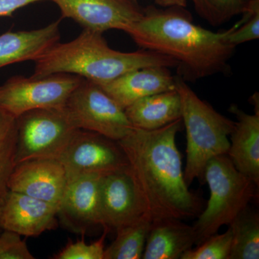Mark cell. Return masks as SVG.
<instances>
[{
	"instance_id": "6da1fadb",
	"label": "cell",
	"mask_w": 259,
	"mask_h": 259,
	"mask_svg": "<svg viewBox=\"0 0 259 259\" xmlns=\"http://www.w3.org/2000/svg\"><path fill=\"white\" fill-rule=\"evenodd\" d=\"M182 124L180 119L153 131L134 127L118 141L145 217L151 223L168 218L182 221L197 215L202 209L199 197L186 183L177 146Z\"/></svg>"
},
{
	"instance_id": "7a4b0ae2",
	"label": "cell",
	"mask_w": 259,
	"mask_h": 259,
	"mask_svg": "<svg viewBox=\"0 0 259 259\" xmlns=\"http://www.w3.org/2000/svg\"><path fill=\"white\" fill-rule=\"evenodd\" d=\"M125 32L139 47L171 58L197 77L222 71L236 48L227 40L228 30L210 31L176 10H144Z\"/></svg>"
},
{
	"instance_id": "3957f363",
	"label": "cell",
	"mask_w": 259,
	"mask_h": 259,
	"mask_svg": "<svg viewBox=\"0 0 259 259\" xmlns=\"http://www.w3.org/2000/svg\"><path fill=\"white\" fill-rule=\"evenodd\" d=\"M34 62L32 76L72 74L97 84L141 68H168L178 64L171 58L153 51L113 50L107 45L102 32L89 30H83L71 41L56 42Z\"/></svg>"
},
{
	"instance_id": "277c9868",
	"label": "cell",
	"mask_w": 259,
	"mask_h": 259,
	"mask_svg": "<svg viewBox=\"0 0 259 259\" xmlns=\"http://www.w3.org/2000/svg\"><path fill=\"white\" fill-rule=\"evenodd\" d=\"M175 89L180 95L182 121L187 134L184 175L190 186L195 180H204V168L209 161L227 154L230 148L228 136L235 122L201 100L182 79L175 78Z\"/></svg>"
},
{
	"instance_id": "5b68a950",
	"label": "cell",
	"mask_w": 259,
	"mask_h": 259,
	"mask_svg": "<svg viewBox=\"0 0 259 259\" xmlns=\"http://www.w3.org/2000/svg\"><path fill=\"white\" fill-rule=\"evenodd\" d=\"M209 189L207 207L193 226L196 244L217 233L223 226H229L255 197L256 185L236 169L227 155L212 158L204 172Z\"/></svg>"
},
{
	"instance_id": "8992f818",
	"label": "cell",
	"mask_w": 259,
	"mask_h": 259,
	"mask_svg": "<svg viewBox=\"0 0 259 259\" xmlns=\"http://www.w3.org/2000/svg\"><path fill=\"white\" fill-rule=\"evenodd\" d=\"M15 165L35 158L57 159L77 131L61 108H42L16 118Z\"/></svg>"
},
{
	"instance_id": "52a82bcc",
	"label": "cell",
	"mask_w": 259,
	"mask_h": 259,
	"mask_svg": "<svg viewBox=\"0 0 259 259\" xmlns=\"http://www.w3.org/2000/svg\"><path fill=\"white\" fill-rule=\"evenodd\" d=\"M64 108L78 129L120 141L134 129L122 108L100 85L83 79L71 94Z\"/></svg>"
},
{
	"instance_id": "ba28073f",
	"label": "cell",
	"mask_w": 259,
	"mask_h": 259,
	"mask_svg": "<svg viewBox=\"0 0 259 259\" xmlns=\"http://www.w3.org/2000/svg\"><path fill=\"white\" fill-rule=\"evenodd\" d=\"M83 80L67 74L13 76L0 85V110L16 119L36 109L61 108Z\"/></svg>"
},
{
	"instance_id": "9c48e42d",
	"label": "cell",
	"mask_w": 259,
	"mask_h": 259,
	"mask_svg": "<svg viewBox=\"0 0 259 259\" xmlns=\"http://www.w3.org/2000/svg\"><path fill=\"white\" fill-rule=\"evenodd\" d=\"M57 159L64 167L67 182L86 174L106 175L128 166L118 141L81 129L74 133Z\"/></svg>"
},
{
	"instance_id": "30bf717a",
	"label": "cell",
	"mask_w": 259,
	"mask_h": 259,
	"mask_svg": "<svg viewBox=\"0 0 259 259\" xmlns=\"http://www.w3.org/2000/svg\"><path fill=\"white\" fill-rule=\"evenodd\" d=\"M63 18L74 20L83 30L102 32L109 30L125 32L139 20L144 10L135 0H50Z\"/></svg>"
},
{
	"instance_id": "8fae6325",
	"label": "cell",
	"mask_w": 259,
	"mask_h": 259,
	"mask_svg": "<svg viewBox=\"0 0 259 259\" xmlns=\"http://www.w3.org/2000/svg\"><path fill=\"white\" fill-rule=\"evenodd\" d=\"M100 208L103 228L115 229L136 222L144 212L127 168L102 175Z\"/></svg>"
},
{
	"instance_id": "7c38bea8",
	"label": "cell",
	"mask_w": 259,
	"mask_h": 259,
	"mask_svg": "<svg viewBox=\"0 0 259 259\" xmlns=\"http://www.w3.org/2000/svg\"><path fill=\"white\" fill-rule=\"evenodd\" d=\"M62 163L56 158H35L15 165L9 189L59 207L67 186Z\"/></svg>"
},
{
	"instance_id": "4fadbf2b",
	"label": "cell",
	"mask_w": 259,
	"mask_h": 259,
	"mask_svg": "<svg viewBox=\"0 0 259 259\" xmlns=\"http://www.w3.org/2000/svg\"><path fill=\"white\" fill-rule=\"evenodd\" d=\"M101 174H86L68 182L58 210V219L75 233L84 235L102 225L100 208Z\"/></svg>"
},
{
	"instance_id": "5bb4252c",
	"label": "cell",
	"mask_w": 259,
	"mask_h": 259,
	"mask_svg": "<svg viewBox=\"0 0 259 259\" xmlns=\"http://www.w3.org/2000/svg\"><path fill=\"white\" fill-rule=\"evenodd\" d=\"M58 210L55 204L10 190L0 207V230L37 237L57 228Z\"/></svg>"
},
{
	"instance_id": "9a60e30c",
	"label": "cell",
	"mask_w": 259,
	"mask_h": 259,
	"mask_svg": "<svg viewBox=\"0 0 259 259\" xmlns=\"http://www.w3.org/2000/svg\"><path fill=\"white\" fill-rule=\"evenodd\" d=\"M258 99L254 96L253 115L245 113L233 105L230 111L237 121L230 137V148L227 156L238 171L248 177L258 187L259 184V108Z\"/></svg>"
},
{
	"instance_id": "2e32d148",
	"label": "cell",
	"mask_w": 259,
	"mask_h": 259,
	"mask_svg": "<svg viewBox=\"0 0 259 259\" xmlns=\"http://www.w3.org/2000/svg\"><path fill=\"white\" fill-rule=\"evenodd\" d=\"M98 85L125 109L144 97L175 90V78L167 67L150 66L133 70Z\"/></svg>"
},
{
	"instance_id": "e0dca14e",
	"label": "cell",
	"mask_w": 259,
	"mask_h": 259,
	"mask_svg": "<svg viewBox=\"0 0 259 259\" xmlns=\"http://www.w3.org/2000/svg\"><path fill=\"white\" fill-rule=\"evenodd\" d=\"M60 40V21L32 30L0 35V68L23 61H35Z\"/></svg>"
},
{
	"instance_id": "ac0fdd59",
	"label": "cell",
	"mask_w": 259,
	"mask_h": 259,
	"mask_svg": "<svg viewBox=\"0 0 259 259\" xmlns=\"http://www.w3.org/2000/svg\"><path fill=\"white\" fill-rule=\"evenodd\" d=\"M195 230L182 220L168 218L151 223L143 259H181L196 244Z\"/></svg>"
},
{
	"instance_id": "d6986e66",
	"label": "cell",
	"mask_w": 259,
	"mask_h": 259,
	"mask_svg": "<svg viewBox=\"0 0 259 259\" xmlns=\"http://www.w3.org/2000/svg\"><path fill=\"white\" fill-rule=\"evenodd\" d=\"M135 128L153 131L182 119L180 95L176 89L144 97L125 109Z\"/></svg>"
},
{
	"instance_id": "ffe728a7",
	"label": "cell",
	"mask_w": 259,
	"mask_h": 259,
	"mask_svg": "<svg viewBox=\"0 0 259 259\" xmlns=\"http://www.w3.org/2000/svg\"><path fill=\"white\" fill-rule=\"evenodd\" d=\"M233 243L230 259L259 258V216L249 207L229 225Z\"/></svg>"
},
{
	"instance_id": "44dd1931",
	"label": "cell",
	"mask_w": 259,
	"mask_h": 259,
	"mask_svg": "<svg viewBox=\"0 0 259 259\" xmlns=\"http://www.w3.org/2000/svg\"><path fill=\"white\" fill-rule=\"evenodd\" d=\"M151 222L147 218L116 230L115 241L105 250L104 259H141Z\"/></svg>"
},
{
	"instance_id": "7402d4cb",
	"label": "cell",
	"mask_w": 259,
	"mask_h": 259,
	"mask_svg": "<svg viewBox=\"0 0 259 259\" xmlns=\"http://www.w3.org/2000/svg\"><path fill=\"white\" fill-rule=\"evenodd\" d=\"M16 143V119L0 110V207L10 191L9 180L15 166Z\"/></svg>"
},
{
	"instance_id": "603a6c76",
	"label": "cell",
	"mask_w": 259,
	"mask_h": 259,
	"mask_svg": "<svg viewBox=\"0 0 259 259\" xmlns=\"http://www.w3.org/2000/svg\"><path fill=\"white\" fill-rule=\"evenodd\" d=\"M197 14L214 26L233 17L243 15L248 9L250 0H192Z\"/></svg>"
},
{
	"instance_id": "cb8c5ba5",
	"label": "cell",
	"mask_w": 259,
	"mask_h": 259,
	"mask_svg": "<svg viewBox=\"0 0 259 259\" xmlns=\"http://www.w3.org/2000/svg\"><path fill=\"white\" fill-rule=\"evenodd\" d=\"M233 235L229 228L224 233H215L187 250L181 259H230Z\"/></svg>"
},
{
	"instance_id": "d4e9b609",
	"label": "cell",
	"mask_w": 259,
	"mask_h": 259,
	"mask_svg": "<svg viewBox=\"0 0 259 259\" xmlns=\"http://www.w3.org/2000/svg\"><path fill=\"white\" fill-rule=\"evenodd\" d=\"M259 37V0H250L248 9L234 26L228 29V42L233 47L256 40Z\"/></svg>"
},
{
	"instance_id": "484cf974",
	"label": "cell",
	"mask_w": 259,
	"mask_h": 259,
	"mask_svg": "<svg viewBox=\"0 0 259 259\" xmlns=\"http://www.w3.org/2000/svg\"><path fill=\"white\" fill-rule=\"evenodd\" d=\"M110 230L104 228L102 236L96 241L87 243L83 236L81 240L69 243L55 255L54 259H104L105 238Z\"/></svg>"
},
{
	"instance_id": "4316f807",
	"label": "cell",
	"mask_w": 259,
	"mask_h": 259,
	"mask_svg": "<svg viewBox=\"0 0 259 259\" xmlns=\"http://www.w3.org/2000/svg\"><path fill=\"white\" fill-rule=\"evenodd\" d=\"M26 241L14 232H0V259H34Z\"/></svg>"
},
{
	"instance_id": "83f0119b",
	"label": "cell",
	"mask_w": 259,
	"mask_h": 259,
	"mask_svg": "<svg viewBox=\"0 0 259 259\" xmlns=\"http://www.w3.org/2000/svg\"><path fill=\"white\" fill-rule=\"evenodd\" d=\"M47 0H0V18L12 16L16 10L32 3Z\"/></svg>"
},
{
	"instance_id": "f1b7e54d",
	"label": "cell",
	"mask_w": 259,
	"mask_h": 259,
	"mask_svg": "<svg viewBox=\"0 0 259 259\" xmlns=\"http://www.w3.org/2000/svg\"><path fill=\"white\" fill-rule=\"evenodd\" d=\"M156 4L165 8H185L187 0H154Z\"/></svg>"
}]
</instances>
